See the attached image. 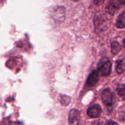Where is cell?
<instances>
[{
    "label": "cell",
    "mask_w": 125,
    "mask_h": 125,
    "mask_svg": "<svg viewBox=\"0 0 125 125\" xmlns=\"http://www.w3.org/2000/svg\"><path fill=\"white\" fill-rule=\"evenodd\" d=\"M51 17L57 23H61L65 19L66 11L63 6H57L53 9L51 12Z\"/></svg>",
    "instance_id": "obj_1"
},
{
    "label": "cell",
    "mask_w": 125,
    "mask_h": 125,
    "mask_svg": "<svg viewBox=\"0 0 125 125\" xmlns=\"http://www.w3.org/2000/svg\"><path fill=\"white\" fill-rule=\"evenodd\" d=\"M80 118L81 115L79 111L76 109L71 110L68 117V122L70 125H78Z\"/></svg>",
    "instance_id": "obj_5"
},
{
    "label": "cell",
    "mask_w": 125,
    "mask_h": 125,
    "mask_svg": "<svg viewBox=\"0 0 125 125\" xmlns=\"http://www.w3.org/2000/svg\"><path fill=\"white\" fill-rule=\"evenodd\" d=\"M117 28L120 29H123L125 28V12H122L117 18L115 23Z\"/></svg>",
    "instance_id": "obj_10"
},
{
    "label": "cell",
    "mask_w": 125,
    "mask_h": 125,
    "mask_svg": "<svg viewBox=\"0 0 125 125\" xmlns=\"http://www.w3.org/2000/svg\"><path fill=\"white\" fill-rule=\"evenodd\" d=\"M102 109L99 104H94L90 106L87 110V115L91 118H98L101 115Z\"/></svg>",
    "instance_id": "obj_6"
},
{
    "label": "cell",
    "mask_w": 125,
    "mask_h": 125,
    "mask_svg": "<svg viewBox=\"0 0 125 125\" xmlns=\"http://www.w3.org/2000/svg\"><path fill=\"white\" fill-rule=\"evenodd\" d=\"M106 123H107V122L104 119L101 118V119H98L94 121L92 125H106Z\"/></svg>",
    "instance_id": "obj_14"
},
{
    "label": "cell",
    "mask_w": 125,
    "mask_h": 125,
    "mask_svg": "<svg viewBox=\"0 0 125 125\" xmlns=\"http://www.w3.org/2000/svg\"><path fill=\"white\" fill-rule=\"evenodd\" d=\"M112 70V63L111 61L106 60L98 65V71L100 74L103 76H109Z\"/></svg>",
    "instance_id": "obj_4"
},
{
    "label": "cell",
    "mask_w": 125,
    "mask_h": 125,
    "mask_svg": "<svg viewBox=\"0 0 125 125\" xmlns=\"http://www.w3.org/2000/svg\"><path fill=\"white\" fill-rule=\"evenodd\" d=\"M101 99L103 102L107 106H112L115 103L116 101L115 95L110 89H106L103 91Z\"/></svg>",
    "instance_id": "obj_2"
},
{
    "label": "cell",
    "mask_w": 125,
    "mask_h": 125,
    "mask_svg": "<svg viewBox=\"0 0 125 125\" xmlns=\"http://www.w3.org/2000/svg\"><path fill=\"white\" fill-rule=\"evenodd\" d=\"M71 100H72L70 96H67V95H61L60 96L59 101L61 104L63 105V106H67L69 105L71 102Z\"/></svg>",
    "instance_id": "obj_12"
},
{
    "label": "cell",
    "mask_w": 125,
    "mask_h": 125,
    "mask_svg": "<svg viewBox=\"0 0 125 125\" xmlns=\"http://www.w3.org/2000/svg\"><path fill=\"white\" fill-rule=\"evenodd\" d=\"M99 73L97 71H94L89 74L87 80V84L89 86H94L97 84L99 81Z\"/></svg>",
    "instance_id": "obj_8"
},
{
    "label": "cell",
    "mask_w": 125,
    "mask_h": 125,
    "mask_svg": "<svg viewBox=\"0 0 125 125\" xmlns=\"http://www.w3.org/2000/svg\"><path fill=\"white\" fill-rule=\"evenodd\" d=\"M111 52L113 54H117L122 50V46L117 42H112L111 43Z\"/></svg>",
    "instance_id": "obj_11"
},
{
    "label": "cell",
    "mask_w": 125,
    "mask_h": 125,
    "mask_svg": "<svg viewBox=\"0 0 125 125\" xmlns=\"http://www.w3.org/2000/svg\"><path fill=\"white\" fill-rule=\"evenodd\" d=\"M95 29L100 31H103L108 28V23L107 20L103 15H96L94 20Z\"/></svg>",
    "instance_id": "obj_3"
},
{
    "label": "cell",
    "mask_w": 125,
    "mask_h": 125,
    "mask_svg": "<svg viewBox=\"0 0 125 125\" xmlns=\"http://www.w3.org/2000/svg\"><path fill=\"white\" fill-rule=\"evenodd\" d=\"M72 1H76H76H79V0H72Z\"/></svg>",
    "instance_id": "obj_19"
},
{
    "label": "cell",
    "mask_w": 125,
    "mask_h": 125,
    "mask_svg": "<svg viewBox=\"0 0 125 125\" xmlns=\"http://www.w3.org/2000/svg\"><path fill=\"white\" fill-rule=\"evenodd\" d=\"M115 71L118 74H122L125 71V59L118 60L115 65Z\"/></svg>",
    "instance_id": "obj_9"
},
{
    "label": "cell",
    "mask_w": 125,
    "mask_h": 125,
    "mask_svg": "<svg viewBox=\"0 0 125 125\" xmlns=\"http://www.w3.org/2000/svg\"><path fill=\"white\" fill-rule=\"evenodd\" d=\"M104 1L105 0H94V3H95V4L99 6V5L102 4L104 2Z\"/></svg>",
    "instance_id": "obj_15"
},
{
    "label": "cell",
    "mask_w": 125,
    "mask_h": 125,
    "mask_svg": "<svg viewBox=\"0 0 125 125\" xmlns=\"http://www.w3.org/2000/svg\"><path fill=\"white\" fill-rule=\"evenodd\" d=\"M123 46H124V48H125V38L124 39V40H123Z\"/></svg>",
    "instance_id": "obj_17"
},
{
    "label": "cell",
    "mask_w": 125,
    "mask_h": 125,
    "mask_svg": "<svg viewBox=\"0 0 125 125\" xmlns=\"http://www.w3.org/2000/svg\"><path fill=\"white\" fill-rule=\"evenodd\" d=\"M120 6L121 2L120 0H110L106 7V9L110 14L114 15L115 11L120 7Z\"/></svg>",
    "instance_id": "obj_7"
},
{
    "label": "cell",
    "mask_w": 125,
    "mask_h": 125,
    "mask_svg": "<svg viewBox=\"0 0 125 125\" xmlns=\"http://www.w3.org/2000/svg\"><path fill=\"white\" fill-rule=\"evenodd\" d=\"M106 125H119L117 123L114 122L112 120H109L108 122H107V123H106Z\"/></svg>",
    "instance_id": "obj_16"
},
{
    "label": "cell",
    "mask_w": 125,
    "mask_h": 125,
    "mask_svg": "<svg viewBox=\"0 0 125 125\" xmlns=\"http://www.w3.org/2000/svg\"><path fill=\"white\" fill-rule=\"evenodd\" d=\"M117 94L123 100H125V84H120L116 88Z\"/></svg>",
    "instance_id": "obj_13"
},
{
    "label": "cell",
    "mask_w": 125,
    "mask_h": 125,
    "mask_svg": "<svg viewBox=\"0 0 125 125\" xmlns=\"http://www.w3.org/2000/svg\"><path fill=\"white\" fill-rule=\"evenodd\" d=\"M122 2L125 5V0H122Z\"/></svg>",
    "instance_id": "obj_18"
}]
</instances>
